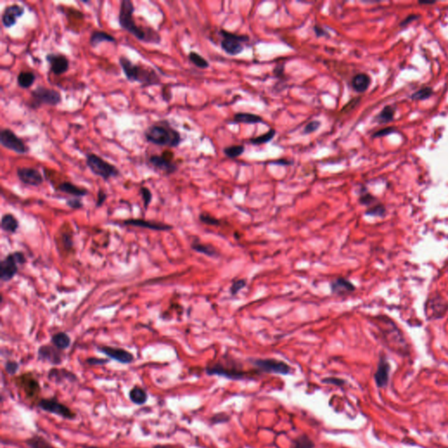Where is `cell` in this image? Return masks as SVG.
Instances as JSON below:
<instances>
[{"instance_id": "41", "label": "cell", "mask_w": 448, "mask_h": 448, "mask_svg": "<svg viewBox=\"0 0 448 448\" xmlns=\"http://www.w3.org/2000/svg\"><path fill=\"white\" fill-rule=\"evenodd\" d=\"M139 193H140L142 199H143L144 207H145V209H147L149 205L151 204V202H152V192H151V190H150L148 188L141 187V188H140V190H139Z\"/></svg>"}, {"instance_id": "40", "label": "cell", "mask_w": 448, "mask_h": 448, "mask_svg": "<svg viewBox=\"0 0 448 448\" xmlns=\"http://www.w3.org/2000/svg\"><path fill=\"white\" fill-rule=\"evenodd\" d=\"M231 420V416L226 412H218L212 416L210 418V422L212 425H219L228 423Z\"/></svg>"}, {"instance_id": "5", "label": "cell", "mask_w": 448, "mask_h": 448, "mask_svg": "<svg viewBox=\"0 0 448 448\" xmlns=\"http://www.w3.org/2000/svg\"><path fill=\"white\" fill-rule=\"evenodd\" d=\"M31 98L27 106L33 109H40L42 105H59L63 101L62 94L56 89L46 88L45 86L38 85L31 91Z\"/></svg>"}, {"instance_id": "39", "label": "cell", "mask_w": 448, "mask_h": 448, "mask_svg": "<svg viewBox=\"0 0 448 448\" xmlns=\"http://www.w3.org/2000/svg\"><path fill=\"white\" fill-rule=\"evenodd\" d=\"M199 219L202 223L208 225V226H220L221 224V221L218 218L214 217L211 214H207V213H201L199 215Z\"/></svg>"}, {"instance_id": "3", "label": "cell", "mask_w": 448, "mask_h": 448, "mask_svg": "<svg viewBox=\"0 0 448 448\" xmlns=\"http://www.w3.org/2000/svg\"><path fill=\"white\" fill-rule=\"evenodd\" d=\"M145 141L157 146L176 148L182 144L181 133L172 127L166 120L155 123L145 129L144 132Z\"/></svg>"}, {"instance_id": "28", "label": "cell", "mask_w": 448, "mask_h": 448, "mask_svg": "<svg viewBox=\"0 0 448 448\" xmlns=\"http://www.w3.org/2000/svg\"><path fill=\"white\" fill-rule=\"evenodd\" d=\"M36 81V76L32 71H20L17 76L18 86L23 89H27L33 85Z\"/></svg>"}, {"instance_id": "52", "label": "cell", "mask_w": 448, "mask_h": 448, "mask_svg": "<svg viewBox=\"0 0 448 448\" xmlns=\"http://www.w3.org/2000/svg\"><path fill=\"white\" fill-rule=\"evenodd\" d=\"M107 194H106V192L103 191L102 189H99L98 193H97V201H96V208H100V207H102L103 203L105 202L106 200H107Z\"/></svg>"}, {"instance_id": "16", "label": "cell", "mask_w": 448, "mask_h": 448, "mask_svg": "<svg viewBox=\"0 0 448 448\" xmlns=\"http://www.w3.org/2000/svg\"><path fill=\"white\" fill-rule=\"evenodd\" d=\"M16 174L20 182L27 186L39 187L44 182L43 175L37 168L19 167Z\"/></svg>"}, {"instance_id": "33", "label": "cell", "mask_w": 448, "mask_h": 448, "mask_svg": "<svg viewBox=\"0 0 448 448\" xmlns=\"http://www.w3.org/2000/svg\"><path fill=\"white\" fill-rule=\"evenodd\" d=\"M315 444L307 434H301L297 437L291 448H314Z\"/></svg>"}, {"instance_id": "19", "label": "cell", "mask_w": 448, "mask_h": 448, "mask_svg": "<svg viewBox=\"0 0 448 448\" xmlns=\"http://www.w3.org/2000/svg\"><path fill=\"white\" fill-rule=\"evenodd\" d=\"M47 379L55 382L56 384H62L65 382H76L78 381V377L75 373L66 369L58 368L49 369L47 373Z\"/></svg>"}, {"instance_id": "27", "label": "cell", "mask_w": 448, "mask_h": 448, "mask_svg": "<svg viewBox=\"0 0 448 448\" xmlns=\"http://www.w3.org/2000/svg\"><path fill=\"white\" fill-rule=\"evenodd\" d=\"M191 249L198 253L203 254L209 257H219V251L210 244H202L200 241H194L191 244Z\"/></svg>"}, {"instance_id": "8", "label": "cell", "mask_w": 448, "mask_h": 448, "mask_svg": "<svg viewBox=\"0 0 448 448\" xmlns=\"http://www.w3.org/2000/svg\"><path fill=\"white\" fill-rule=\"evenodd\" d=\"M250 363L259 373L276 374V375H290L292 367L286 362L274 358H251Z\"/></svg>"}, {"instance_id": "30", "label": "cell", "mask_w": 448, "mask_h": 448, "mask_svg": "<svg viewBox=\"0 0 448 448\" xmlns=\"http://www.w3.org/2000/svg\"><path fill=\"white\" fill-rule=\"evenodd\" d=\"M25 443L30 448H57L53 446L46 438L38 433H35L32 437L27 438L25 440Z\"/></svg>"}, {"instance_id": "21", "label": "cell", "mask_w": 448, "mask_h": 448, "mask_svg": "<svg viewBox=\"0 0 448 448\" xmlns=\"http://www.w3.org/2000/svg\"><path fill=\"white\" fill-rule=\"evenodd\" d=\"M389 370H390V365H389V362L387 361L384 356H382L380 358L377 369L374 375L375 382L379 388H384L388 384Z\"/></svg>"}, {"instance_id": "23", "label": "cell", "mask_w": 448, "mask_h": 448, "mask_svg": "<svg viewBox=\"0 0 448 448\" xmlns=\"http://www.w3.org/2000/svg\"><path fill=\"white\" fill-rule=\"evenodd\" d=\"M89 42V45L92 46L93 48H96L102 43H116L117 40H116L115 37L111 35L110 33H107L105 31L94 30L92 33H90Z\"/></svg>"}, {"instance_id": "34", "label": "cell", "mask_w": 448, "mask_h": 448, "mask_svg": "<svg viewBox=\"0 0 448 448\" xmlns=\"http://www.w3.org/2000/svg\"><path fill=\"white\" fill-rule=\"evenodd\" d=\"M188 59L195 66L197 67L199 69H201V70L208 69V67H209V63H208V61L205 59L204 57H202L201 54H199V53L194 52V51H192V52L189 53Z\"/></svg>"}, {"instance_id": "14", "label": "cell", "mask_w": 448, "mask_h": 448, "mask_svg": "<svg viewBox=\"0 0 448 448\" xmlns=\"http://www.w3.org/2000/svg\"><path fill=\"white\" fill-rule=\"evenodd\" d=\"M25 14V7L18 4H12L5 7L1 21L5 28L10 29L17 24V20Z\"/></svg>"}, {"instance_id": "25", "label": "cell", "mask_w": 448, "mask_h": 448, "mask_svg": "<svg viewBox=\"0 0 448 448\" xmlns=\"http://www.w3.org/2000/svg\"><path fill=\"white\" fill-rule=\"evenodd\" d=\"M221 48L230 55L236 56L240 54L244 49L243 43L232 39H223L221 42Z\"/></svg>"}, {"instance_id": "47", "label": "cell", "mask_w": 448, "mask_h": 448, "mask_svg": "<svg viewBox=\"0 0 448 448\" xmlns=\"http://www.w3.org/2000/svg\"><path fill=\"white\" fill-rule=\"evenodd\" d=\"M86 363L90 366H103L109 363V359L98 358V357H89L86 359Z\"/></svg>"}, {"instance_id": "57", "label": "cell", "mask_w": 448, "mask_h": 448, "mask_svg": "<svg viewBox=\"0 0 448 448\" xmlns=\"http://www.w3.org/2000/svg\"><path fill=\"white\" fill-rule=\"evenodd\" d=\"M270 164L279 165H290L293 164V162L290 161V160H287V159L281 158V159H277V160H275L274 162H270Z\"/></svg>"}, {"instance_id": "44", "label": "cell", "mask_w": 448, "mask_h": 448, "mask_svg": "<svg viewBox=\"0 0 448 448\" xmlns=\"http://www.w3.org/2000/svg\"><path fill=\"white\" fill-rule=\"evenodd\" d=\"M432 95V89L431 88H423L419 89V91L414 93L412 96V98L414 100H425V99L429 98Z\"/></svg>"}, {"instance_id": "26", "label": "cell", "mask_w": 448, "mask_h": 448, "mask_svg": "<svg viewBox=\"0 0 448 448\" xmlns=\"http://www.w3.org/2000/svg\"><path fill=\"white\" fill-rule=\"evenodd\" d=\"M370 82H371L370 77L367 74L360 73L353 77L351 84L353 89H355L356 92L363 93L369 89Z\"/></svg>"}, {"instance_id": "20", "label": "cell", "mask_w": 448, "mask_h": 448, "mask_svg": "<svg viewBox=\"0 0 448 448\" xmlns=\"http://www.w3.org/2000/svg\"><path fill=\"white\" fill-rule=\"evenodd\" d=\"M330 291L334 295L344 296L354 293L356 291V287L350 280L340 277L330 283Z\"/></svg>"}, {"instance_id": "51", "label": "cell", "mask_w": 448, "mask_h": 448, "mask_svg": "<svg viewBox=\"0 0 448 448\" xmlns=\"http://www.w3.org/2000/svg\"><path fill=\"white\" fill-rule=\"evenodd\" d=\"M161 97L164 102H169L171 101L173 94H172L171 89H170V86L164 85L162 87Z\"/></svg>"}, {"instance_id": "46", "label": "cell", "mask_w": 448, "mask_h": 448, "mask_svg": "<svg viewBox=\"0 0 448 448\" xmlns=\"http://www.w3.org/2000/svg\"><path fill=\"white\" fill-rule=\"evenodd\" d=\"M321 382L326 383V384H331V385L338 386V387H343L346 384V381L343 379L335 377V376H330V377H325L321 380Z\"/></svg>"}, {"instance_id": "56", "label": "cell", "mask_w": 448, "mask_h": 448, "mask_svg": "<svg viewBox=\"0 0 448 448\" xmlns=\"http://www.w3.org/2000/svg\"><path fill=\"white\" fill-rule=\"evenodd\" d=\"M392 132H393V129L391 128L382 129L381 131L376 132V133L374 134V137L376 138V137H382V136L388 135L389 133H391Z\"/></svg>"}, {"instance_id": "59", "label": "cell", "mask_w": 448, "mask_h": 448, "mask_svg": "<svg viewBox=\"0 0 448 448\" xmlns=\"http://www.w3.org/2000/svg\"><path fill=\"white\" fill-rule=\"evenodd\" d=\"M418 16H414V15H412V16H409L408 19L407 20H405L404 22H403L402 25H406V24H408L412 21V20H414V19H417Z\"/></svg>"}, {"instance_id": "49", "label": "cell", "mask_w": 448, "mask_h": 448, "mask_svg": "<svg viewBox=\"0 0 448 448\" xmlns=\"http://www.w3.org/2000/svg\"><path fill=\"white\" fill-rule=\"evenodd\" d=\"M320 125L321 124L318 120L311 121V122L307 124L305 129H304V134H310V133H313V132H316L317 130L320 128Z\"/></svg>"}, {"instance_id": "35", "label": "cell", "mask_w": 448, "mask_h": 448, "mask_svg": "<svg viewBox=\"0 0 448 448\" xmlns=\"http://www.w3.org/2000/svg\"><path fill=\"white\" fill-rule=\"evenodd\" d=\"M275 135H276V130L275 129H270L266 133L251 139L250 142H251L252 145H263V144H266L268 142L271 141Z\"/></svg>"}, {"instance_id": "15", "label": "cell", "mask_w": 448, "mask_h": 448, "mask_svg": "<svg viewBox=\"0 0 448 448\" xmlns=\"http://www.w3.org/2000/svg\"><path fill=\"white\" fill-rule=\"evenodd\" d=\"M97 350L108 356L109 359L114 360L116 362H119L122 364H131L134 362V356L132 353L121 348L102 346L97 348Z\"/></svg>"}, {"instance_id": "13", "label": "cell", "mask_w": 448, "mask_h": 448, "mask_svg": "<svg viewBox=\"0 0 448 448\" xmlns=\"http://www.w3.org/2000/svg\"><path fill=\"white\" fill-rule=\"evenodd\" d=\"M46 61L49 65L50 72L54 76H62L70 70V60L63 53H46Z\"/></svg>"}, {"instance_id": "17", "label": "cell", "mask_w": 448, "mask_h": 448, "mask_svg": "<svg viewBox=\"0 0 448 448\" xmlns=\"http://www.w3.org/2000/svg\"><path fill=\"white\" fill-rule=\"evenodd\" d=\"M38 358L42 362L48 363L51 365H61L63 362L62 350H58L52 345H42L38 350Z\"/></svg>"}, {"instance_id": "9", "label": "cell", "mask_w": 448, "mask_h": 448, "mask_svg": "<svg viewBox=\"0 0 448 448\" xmlns=\"http://www.w3.org/2000/svg\"><path fill=\"white\" fill-rule=\"evenodd\" d=\"M27 258L23 252L15 251L7 255L0 263V279L9 282L19 271V264H26Z\"/></svg>"}, {"instance_id": "42", "label": "cell", "mask_w": 448, "mask_h": 448, "mask_svg": "<svg viewBox=\"0 0 448 448\" xmlns=\"http://www.w3.org/2000/svg\"><path fill=\"white\" fill-rule=\"evenodd\" d=\"M246 285H247V282L244 278L233 281V283H232L231 288H230L231 295L232 296L237 295L242 289H244V287H246Z\"/></svg>"}, {"instance_id": "54", "label": "cell", "mask_w": 448, "mask_h": 448, "mask_svg": "<svg viewBox=\"0 0 448 448\" xmlns=\"http://www.w3.org/2000/svg\"><path fill=\"white\" fill-rule=\"evenodd\" d=\"M274 74H275V76L278 77V78H282L283 77L284 75H285V65L284 64H279V65H277L276 66V68L274 69Z\"/></svg>"}, {"instance_id": "45", "label": "cell", "mask_w": 448, "mask_h": 448, "mask_svg": "<svg viewBox=\"0 0 448 448\" xmlns=\"http://www.w3.org/2000/svg\"><path fill=\"white\" fill-rule=\"evenodd\" d=\"M385 213V208L381 204L374 205L372 207H369V209L366 211L367 215L372 216H381Z\"/></svg>"}, {"instance_id": "38", "label": "cell", "mask_w": 448, "mask_h": 448, "mask_svg": "<svg viewBox=\"0 0 448 448\" xmlns=\"http://www.w3.org/2000/svg\"><path fill=\"white\" fill-rule=\"evenodd\" d=\"M220 34L223 39H232V40H238L241 43L247 42L250 40V38L247 35H240V34H237V33H231V32L224 29H221Z\"/></svg>"}, {"instance_id": "2", "label": "cell", "mask_w": 448, "mask_h": 448, "mask_svg": "<svg viewBox=\"0 0 448 448\" xmlns=\"http://www.w3.org/2000/svg\"><path fill=\"white\" fill-rule=\"evenodd\" d=\"M119 63L126 79L130 83H139L141 88L161 85L160 76L151 67L135 64L124 55L119 57Z\"/></svg>"}, {"instance_id": "11", "label": "cell", "mask_w": 448, "mask_h": 448, "mask_svg": "<svg viewBox=\"0 0 448 448\" xmlns=\"http://www.w3.org/2000/svg\"><path fill=\"white\" fill-rule=\"evenodd\" d=\"M0 144L1 145L14 152L17 154L25 155L29 152V147L25 142L16 135V133L9 128H4L0 132Z\"/></svg>"}, {"instance_id": "43", "label": "cell", "mask_w": 448, "mask_h": 448, "mask_svg": "<svg viewBox=\"0 0 448 448\" xmlns=\"http://www.w3.org/2000/svg\"><path fill=\"white\" fill-rule=\"evenodd\" d=\"M4 368H5V371L9 376H14V375H16V373L20 369V363L16 362V361H11L10 360V361H7V363H5Z\"/></svg>"}, {"instance_id": "29", "label": "cell", "mask_w": 448, "mask_h": 448, "mask_svg": "<svg viewBox=\"0 0 448 448\" xmlns=\"http://www.w3.org/2000/svg\"><path fill=\"white\" fill-rule=\"evenodd\" d=\"M19 225H20L19 221L14 214H4L3 217L1 219V229L7 233L10 234L16 233L19 229Z\"/></svg>"}, {"instance_id": "58", "label": "cell", "mask_w": 448, "mask_h": 448, "mask_svg": "<svg viewBox=\"0 0 448 448\" xmlns=\"http://www.w3.org/2000/svg\"><path fill=\"white\" fill-rule=\"evenodd\" d=\"M152 448H178L177 446H175V445H160V444H158V445H155L152 446Z\"/></svg>"}, {"instance_id": "60", "label": "cell", "mask_w": 448, "mask_h": 448, "mask_svg": "<svg viewBox=\"0 0 448 448\" xmlns=\"http://www.w3.org/2000/svg\"><path fill=\"white\" fill-rule=\"evenodd\" d=\"M83 448H102L96 446V445H84Z\"/></svg>"}, {"instance_id": "7", "label": "cell", "mask_w": 448, "mask_h": 448, "mask_svg": "<svg viewBox=\"0 0 448 448\" xmlns=\"http://www.w3.org/2000/svg\"><path fill=\"white\" fill-rule=\"evenodd\" d=\"M37 407L43 412L59 416L61 418L68 420H75L77 418V414L72 409H70L65 404L60 402L55 397L39 399L37 402Z\"/></svg>"}, {"instance_id": "1", "label": "cell", "mask_w": 448, "mask_h": 448, "mask_svg": "<svg viewBox=\"0 0 448 448\" xmlns=\"http://www.w3.org/2000/svg\"><path fill=\"white\" fill-rule=\"evenodd\" d=\"M134 13L135 7L131 0H122L120 2L119 13L120 27L141 42L159 45L162 40L160 34L152 27L137 25L133 17Z\"/></svg>"}, {"instance_id": "10", "label": "cell", "mask_w": 448, "mask_h": 448, "mask_svg": "<svg viewBox=\"0 0 448 448\" xmlns=\"http://www.w3.org/2000/svg\"><path fill=\"white\" fill-rule=\"evenodd\" d=\"M14 383L20 390L23 391L24 395L28 400L35 401L39 399L41 386L39 380L33 376V373H24L17 376L14 378Z\"/></svg>"}, {"instance_id": "36", "label": "cell", "mask_w": 448, "mask_h": 448, "mask_svg": "<svg viewBox=\"0 0 448 448\" xmlns=\"http://www.w3.org/2000/svg\"><path fill=\"white\" fill-rule=\"evenodd\" d=\"M394 115H395V110L391 106H386L377 117V121L381 124H385V123L391 121L394 118Z\"/></svg>"}, {"instance_id": "12", "label": "cell", "mask_w": 448, "mask_h": 448, "mask_svg": "<svg viewBox=\"0 0 448 448\" xmlns=\"http://www.w3.org/2000/svg\"><path fill=\"white\" fill-rule=\"evenodd\" d=\"M172 158L173 157L168 158L166 154L152 155L149 157L148 163L156 171L165 175H171L178 171V165Z\"/></svg>"}, {"instance_id": "32", "label": "cell", "mask_w": 448, "mask_h": 448, "mask_svg": "<svg viewBox=\"0 0 448 448\" xmlns=\"http://www.w3.org/2000/svg\"><path fill=\"white\" fill-rule=\"evenodd\" d=\"M235 123H243V124H249V125H255L259 123L264 122L260 116L252 114V113H244L239 112L236 113L234 116Z\"/></svg>"}, {"instance_id": "53", "label": "cell", "mask_w": 448, "mask_h": 448, "mask_svg": "<svg viewBox=\"0 0 448 448\" xmlns=\"http://www.w3.org/2000/svg\"><path fill=\"white\" fill-rule=\"evenodd\" d=\"M313 31H314V33L316 34L317 37H325L326 35H328V33H327L326 30L322 28L319 25H316V26L313 27Z\"/></svg>"}, {"instance_id": "6", "label": "cell", "mask_w": 448, "mask_h": 448, "mask_svg": "<svg viewBox=\"0 0 448 448\" xmlns=\"http://www.w3.org/2000/svg\"><path fill=\"white\" fill-rule=\"evenodd\" d=\"M86 165L89 168L93 175L98 176L105 182H108L109 179L118 178L121 175L119 168L116 165L106 161L93 152L86 154Z\"/></svg>"}, {"instance_id": "22", "label": "cell", "mask_w": 448, "mask_h": 448, "mask_svg": "<svg viewBox=\"0 0 448 448\" xmlns=\"http://www.w3.org/2000/svg\"><path fill=\"white\" fill-rule=\"evenodd\" d=\"M56 190L67 194V195H72L76 198L83 197V196L89 195L88 189L78 187L70 182H61L57 186Z\"/></svg>"}, {"instance_id": "55", "label": "cell", "mask_w": 448, "mask_h": 448, "mask_svg": "<svg viewBox=\"0 0 448 448\" xmlns=\"http://www.w3.org/2000/svg\"><path fill=\"white\" fill-rule=\"evenodd\" d=\"M63 241L64 242V246L68 248V250L70 248L73 247V240L70 236H67V234H64V236H63Z\"/></svg>"}, {"instance_id": "31", "label": "cell", "mask_w": 448, "mask_h": 448, "mask_svg": "<svg viewBox=\"0 0 448 448\" xmlns=\"http://www.w3.org/2000/svg\"><path fill=\"white\" fill-rule=\"evenodd\" d=\"M51 343L53 346L56 347L58 350H65L70 348L71 344V339L70 335L65 332H59L52 336Z\"/></svg>"}, {"instance_id": "37", "label": "cell", "mask_w": 448, "mask_h": 448, "mask_svg": "<svg viewBox=\"0 0 448 448\" xmlns=\"http://www.w3.org/2000/svg\"><path fill=\"white\" fill-rule=\"evenodd\" d=\"M223 152L228 158H238L244 153V145H231V146L224 148Z\"/></svg>"}, {"instance_id": "24", "label": "cell", "mask_w": 448, "mask_h": 448, "mask_svg": "<svg viewBox=\"0 0 448 448\" xmlns=\"http://www.w3.org/2000/svg\"><path fill=\"white\" fill-rule=\"evenodd\" d=\"M129 399L136 406H144L148 401V394L145 389L139 385L132 387L129 391Z\"/></svg>"}, {"instance_id": "50", "label": "cell", "mask_w": 448, "mask_h": 448, "mask_svg": "<svg viewBox=\"0 0 448 448\" xmlns=\"http://www.w3.org/2000/svg\"><path fill=\"white\" fill-rule=\"evenodd\" d=\"M66 204L73 209H80L83 208V203L78 198H73L67 200Z\"/></svg>"}, {"instance_id": "18", "label": "cell", "mask_w": 448, "mask_h": 448, "mask_svg": "<svg viewBox=\"0 0 448 448\" xmlns=\"http://www.w3.org/2000/svg\"><path fill=\"white\" fill-rule=\"evenodd\" d=\"M123 223L124 225H127V226L143 228V229H147V230L155 231H168L174 229V227L169 224L158 222V221H146V220H143V219H128V220L124 221Z\"/></svg>"}, {"instance_id": "48", "label": "cell", "mask_w": 448, "mask_h": 448, "mask_svg": "<svg viewBox=\"0 0 448 448\" xmlns=\"http://www.w3.org/2000/svg\"><path fill=\"white\" fill-rule=\"evenodd\" d=\"M360 203L365 206H370L376 201V198L374 197L372 195H370L369 193H363L359 198Z\"/></svg>"}, {"instance_id": "4", "label": "cell", "mask_w": 448, "mask_h": 448, "mask_svg": "<svg viewBox=\"0 0 448 448\" xmlns=\"http://www.w3.org/2000/svg\"><path fill=\"white\" fill-rule=\"evenodd\" d=\"M206 374L208 376H218L225 378L241 381L246 379L254 378V376L259 375L257 370L246 371L243 369V366L234 359L225 357L223 361H218L216 363H211L206 367Z\"/></svg>"}]
</instances>
